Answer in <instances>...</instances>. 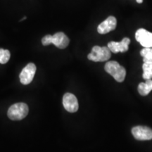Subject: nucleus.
<instances>
[{
	"label": "nucleus",
	"instance_id": "nucleus-7",
	"mask_svg": "<svg viewBox=\"0 0 152 152\" xmlns=\"http://www.w3.org/2000/svg\"><path fill=\"white\" fill-rule=\"evenodd\" d=\"M132 134L137 140H152V130L146 126L134 127L132 129Z\"/></svg>",
	"mask_w": 152,
	"mask_h": 152
},
{
	"label": "nucleus",
	"instance_id": "nucleus-5",
	"mask_svg": "<svg viewBox=\"0 0 152 152\" xmlns=\"http://www.w3.org/2000/svg\"><path fill=\"white\" fill-rule=\"evenodd\" d=\"M36 73V66L33 63H30L22 70L19 77L23 85H28L33 81Z\"/></svg>",
	"mask_w": 152,
	"mask_h": 152
},
{
	"label": "nucleus",
	"instance_id": "nucleus-1",
	"mask_svg": "<svg viewBox=\"0 0 152 152\" xmlns=\"http://www.w3.org/2000/svg\"><path fill=\"white\" fill-rule=\"evenodd\" d=\"M42 43L44 46H47L50 44H54L59 49H65L69 44V39L64 33L59 32L54 35H47L42 39Z\"/></svg>",
	"mask_w": 152,
	"mask_h": 152
},
{
	"label": "nucleus",
	"instance_id": "nucleus-12",
	"mask_svg": "<svg viewBox=\"0 0 152 152\" xmlns=\"http://www.w3.org/2000/svg\"><path fill=\"white\" fill-rule=\"evenodd\" d=\"M143 75L142 77L144 80L152 79V61L144 62L142 66Z\"/></svg>",
	"mask_w": 152,
	"mask_h": 152
},
{
	"label": "nucleus",
	"instance_id": "nucleus-14",
	"mask_svg": "<svg viewBox=\"0 0 152 152\" xmlns=\"http://www.w3.org/2000/svg\"><path fill=\"white\" fill-rule=\"evenodd\" d=\"M10 52L7 49H0V64H5L10 59Z\"/></svg>",
	"mask_w": 152,
	"mask_h": 152
},
{
	"label": "nucleus",
	"instance_id": "nucleus-3",
	"mask_svg": "<svg viewBox=\"0 0 152 152\" xmlns=\"http://www.w3.org/2000/svg\"><path fill=\"white\" fill-rule=\"evenodd\" d=\"M29 109L26 104L16 103L10 106L7 112L8 117L12 121H20L27 116Z\"/></svg>",
	"mask_w": 152,
	"mask_h": 152
},
{
	"label": "nucleus",
	"instance_id": "nucleus-2",
	"mask_svg": "<svg viewBox=\"0 0 152 152\" xmlns=\"http://www.w3.org/2000/svg\"><path fill=\"white\" fill-rule=\"evenodd\" d=\"M104 69L108 73L113 76V78L118 83H122L124 81L126 76V71L125 68L120 65L118 62L114 61L107 62L104 66Z\"/></svg>",
	"mask_w": 152,
	"mask_h": 152
},
{
	"label": "nucleus",
	"instance_id": "nucleus-6",
	"mask_svg": "<svg viewBox=\"0 0 152 152\" xmlns=\"http://www.w3.org/2000/svg\"><path fill=\"white\" fill-rule=\"evenodd\" d=\"M136 40L145 48H152V33L140 28L135 33Z\"/></svg>",
	"mask_w": 152,
	"mask_h": 152
},
{
	"label": "nucleus",
	"instance_id": "nucleus-13",
	"mask_svg": "<svg viewBox=\"0 0 152 152\" xmlns=\"http://www.w3.org/2000/svg\"><path fill=\"white\" fill-rule=\"evenodd\" d=\"M140 54L143 57L144 62L152 61V48H145L142 49Z\"/></svg>",
	"mask_w": 152,
	"mask_h": 152
},
{
	"label": "nucleus",
	"instance_id": "nucleus-9",
	"mask_svg": "<svg viewBox=\"0 0 152 152\" xmlns=\"http://www.w3.org/2000/svg\"><path fill=\"white\" fill-rule=\"evenodd\" d=\"M117 26V20L114 16H109L105 20L98 26L97 31L99 34L104 35L115 29Z\"/></svg>",
	"mask_w": 152,
	"mask_h": 152
},
{
	"label": "nucleus",
	"instance_id": "nucleus-15",
	"mask_svg": "<svg viewBox=\"0 0 152 152\" xmlns=\"http://www.w3.org/2000/svg\"><path fill=\"white\" fill-rule=\"evenodd\" d=\"M137 2L139 3V4H142V2H143V0H136Z\"/></svg>",
	"mask_w": 152,
	"mask_h": 152
},
{
	"label": "nucleus",
	"instance_id": "nucleus-8",
	"mask_svg": "<svg viewBox=\"0 0 152 152\" xmlns=\"http://www.w3.org/2000/svg\"><path fill=\"white\" fill-rule=\"evenodd\" d=\"M63 105L66 111L75 113L78 110V102L75 96L71 93H66L63 97Z\"/></svg>",
	"mask_w": 152,
	"mask_h": 152
},
{
	"label": "nucleus",
	"instance_id": "nucleus-11",
	"mask_svg": "<svg viewBox=\"0 0 152 152\" xmlns=\"http://www.w3.org/2000/svg\"><path fill=\"white\" fill-rule=\"evenodd\" d=\"M152 90V79L146 80L145 83H141L138 86V92L142 96H147Z\"/></svg>",
	"mask_w": 152,
	"mask_h": 152
},
{
	"label": "nucleus",
	"instance_id": "nucleus-10",
	"mask_svg": "<svg viewBox=\"0 0 152 152\" xmlns=\"http://www.w3.org/2000/svg\"><path fill=\"white\" fill-rule=\"evenodd\" d=\"M130 39L128 37H125L119 42H110L108 43V47L111 52L117 54L118 52H125L128 50Z\"/></svg>",
	"mask_w": 152,
	"mask_h": 152
},
{
	"label": "nucleus",
	"instance_id": "nucleus-4",
	"mask_svg": "<svg viewBox=\"0 0 152 152\" xmlns=\"http://www.w3.org/2000/svg\"><path fill=\"white\" fill-rule=\"evenodd\" d=\"M111 52L108 47L94 46L92 47V52L88 54L89 60L95 62H102L108 61L111 58Z\"/></svg>",
	"mask_w": 152,
	"mask_h": 152
}]
</instances>
